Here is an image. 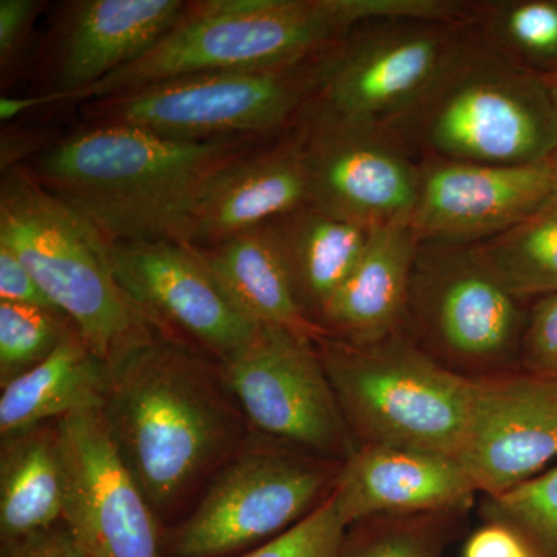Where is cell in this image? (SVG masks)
<instances>
[{
    "label": "cell",
    "instance_id": "6da1fadb",
    "mask_svg": "<svg viewBox=\"0 0 557 557\" xmlns=\"http://www.w3.org/2000/svg\"><path fill=\"white\" fill-rule=\"evenodd\" d=\"M270 138L185 141L131 126H89L24 164L112 242L182 239L194 201L230 161Z\"/></svg>",
    "mask_w": 557,
    "mask_h": 557
},
{
    "label": "cell",
    "instance_id": "7a4b0ae2",
    "mask_svg": "<svg viewBox=\"0 0 557 557\" xmlns=\"http://www.w3.org/2000/svg\"><path fill=\"white\" fill-rule=\"evenodd\" d=\"M101 412L157 516L174 508L240 435L207 364L193 348L164 336L113 366Z\"/></svg>",
    "mask_w": 557,
    "mask_h": 557
},
{
    "label": "cell",
    "instance_id": "3957f363",
    "mask_svg": "<svg viewBox=\"0 0 557 557\" xmlns=\"http://www.w3.org/2000/svg\"><path fill=\"white\" fill-rule=\"evenodd\" d=\"M375 0H205L139 60L81 95L115 97L197 73L285 67L313 60L375 21Z\"/></svg>",
    "mask_w": 557,
    "mask_h": 557
},
{
    "label": "cell",
    "instance_id": "277c9868",
    "mask_svg": "<svg viewBox=\"0 0 557 557\" xmlns=\"http://www.w3.org/2000/svg\"><path fill=\"white\" fill-rule=\"evenodd\" d=\"M432 159L544 163L557 152V104L542 73L468 40L416 108L386 132Z\"/></svg>",
    "mask_w": 557,
    "mask_h": 557
},
{
    "label": "cell",
    "instance_id": "5b68a950",
    "mask_svg": "<svg viewBox=\"0 0 557 557\" xmlns=\"http://www.w3.org/2000/svg\"><path fill=\"white\" fill-rule=\"evenodd\" d=\"M0 244L110 369L156 336L116 282L108 237L22 166L0 183Z\"/></svg>",
    "mask_w": 557,
    "mask_h": 557
},
{
    "label": "cell",
    "instance_id": "8992f818",
    "mask_svg": "<svg viewBox=\"0 0 557 557\" xmlns=\"http://www.w3.org/2000/svg\"><path fill=\"white\" fill-rule=\"evenodd\" d=\"M317 348L358 445L460 460L474 380L445 368L405 332L362 346L325 336Z\"/></svg>",
    "mask_w": 557,
    "mask_h": 557
},
{
    "label": "cell",
    "instance_id": "52a82bcc",
    "mask_svg": "<svg viewBox=\"0 0 557 557\" xmlns=\"http://www.w3.org/2000/svg\"><path fill=\"white\" fill-rule=\"evenodd\" d=\"M325 53L285 67L197 73L161 81L89 101L84 116L89 126L138 127L185 141L270 138L292 126L313 98Z\"/></svg>",
    "mask_w": 557,
    "mask_h": 557
},
{
    "label": "cell",
    "instance_id": "ba28073f",
    "mask_svg": "<svg viewBox=\"0 0 557 557\" xmlns=\"http://www.w3.org/2000/svg\"><path fill=\"white\" fill-rule=\"evenodd\" d=\"M463 245L420 244L405 333L445 368L478 380L520 368L528 311Z\"/></svg>",
    "mask_w": 557,
    "mask_h": 557
},
{
    "label": "cell",
    "instance_id": "9c48e42d",
    "mask_svg": "<svg viewBox=\"0 0 557 557\" xmlns=\"http://www.w3.org/2000/svg\"><path fill=\"white\" fill-rule=\"evenodd\" d=\"M343 461L285 443H259L231 458L200 504L166 541L171 557H223L295 527L335 490Z\"/></svg>",
    "mask_w": 557,
    "mask_h": 557
},
{
    "label": "cell",
    "instance_id": "30bf717a",
    "mask_svg": "<svg viewBox=\"0 0 557 557\" xmlns=\"http://www.w3.org/2000/svg\"><path fill=\"white\" fill-rule=\"evenodd\" d=\"M463 25L388 21L350 33L322 57L309 108L387 132L426 97L465 46Z\"/></svg>",
    "mask_w": 557,
    "mask_h": 557
},
{
    "label": "cell",
    "instance_id": "8fae6325",
    "mask_svg": "<svg viewBox=\"0 0 557 557\" xmlns=\"http://www.w3.org/2000/svg\"><path fill=\"white\" fill-rule=\"evenodd\" d=\"M220 379L270 438L336 461L358 449L317 343L259 327L247 346L222 361Z\"/></svg>",
    "mask_w": 557,
    "mask_h": 557
},
{
    "label": "cell",
    "instance_id": "7c38bea8",
    "mask_svg": "<svg viewBox=\"0 0 557 557\" xmlns=\"http://www.w3.org/2000/svg\"><path fill=\"white\" fill-rule=\"evenodd\" d=\"M62 523L87 557H163L159 516L110 437L101 410L57 421Z\"/></svg>",
    "mask_w": 557,
    "mask_h": 557
},
{
    "label": "cell",
    "instance_id": "4fadbf2b",
    "mask_svg": "<svg viewBox=\"0 0 557 557\" xmlns=\"http://www.w3.org/2000/svg\"><path fill=\"white\" fill-rule=\"evenodd\" d=\"M309 203L369 230L410 226L420 166L386 132L300 113Z\"/></svg>",
    "mask_w": 557,
    "mask_h": 557
},
{
    "label": "cell",
    "instance_id": "5bb4252c",
    "mask_svg": "<svg viewBox=\"0 0 557 557\" xmlns=\"http://www.w3.org/2000/svg\"><path fill=\"white\" fill-rule=\"evenodd\" d=\"M109 256L126 298L164 338L178 336L180 343L182 336L222 362L258 332L188 245L168 239L110 240Z\"/></svg>",
    "mask_w": 557,
    "mask_h": 557
},
{
    "label": "cell",
    "instance_id": "9a60e30c",
    "mask_svg": "<svg viewBox=\"0 0 557 557\" xmlns=\"http://www.w3.org/2000/svg\"><path fill=\"white\" fill-rule=\"evenodd\" d=\"M556 183L555 160L516 166L428 160L410 230L418 244L471 247L525 219Z\"/></svg>",
    "mask_w": 557,
    "mask_h": 557
},
{
    "label": "cell",
    "instance_id": "2e32d148",
    "mask_svg": "<svg viewBox=\"0 0 557 557\" xmlns=\"http://www.w3.org/2000/svg\"><path fill=\"white\" fill-rule=\"evenodd\" d=\"M557 460V376L516 372L474 380L460 463L485 496L542 474Z\"/></svg>",
    "mask_w": 557,
    "mask_h": 557
},
{
    "label": "cell",
    "instance_id": "e0dca14e",
    "mask_svg": "<svg viewBox=\"0 0 557 557\" xmlns=\"http://www.w3.org/2000/svg\"><path fill=\"white\" fill-rule=\"evenodd\" d=\"M183 0H76L62 10L49 62V104L84 91L139 60L174 27Z\"/></svg>",
    "mask_w": 557,
    "mask_h": 557
},
{
    "label": "cell",
    "instance_id": "ac0fdd59",
    "mask_svg": "<svg viewBox=\"0 0 557 557\" xmlns=\"http://www.w3.org/2000/svg\"><path fill=\"white\" fill-rule=\"evenodd\" d=\"M309 203L302 131L262 143L215 172L200 190L180 244L209 248Z\"/></svg>",
    "mask_w": 557,
    "mask_h": 557
},
{
    "label": "cell",
    "instance_id": "d6986e66",
    "mask_svg": "<svg viewBox=\"0 0 557 557\" xmlns=\"http://www.w3.org/2000/svg\"><path fill=\"white\" fill-rule=\"evenodd\" d=\"M478 486L457 458L359 445L343 461L333 497L347 525L379 515L469 511Z\"/></svg>",
    "mask_w": 557,
    "mask_h": 557
},
{
    "label": "cell",
    "instance_id": "ffe728a7",
    "mask_svg": "<svg viewBox=\"0 0 557 557\" xmlns=\"http://www.w3.org/2000/svg\"><path fill=\"white\" fill-rule=\"evenodd\" d=\"M418 245L410 226L370 231L357 267L322 313L329 336L362 346L405 332Z\"/></svg>",
    "mask_w": 557,
    "mask_h": 557
},
{
    "label": "cell",
    "instance_id": "44dd1931",
    "mask_svg": "<svg viewBox=\"0 0 557 557\" xmlns=\"http://www.w3.org/2000/svg\"><path fill=\"white\" fill-rule=\"evenodd\" d=\"M190 248L230 302L256 327L285 330L311 343L329 336L300 309L276 223L244 231L209 248Z\"/></svg>",
    "mask_w": 557,
    "mask_h": 557
},
{
    "label": "cell",
    "instance_id": "7402d4cb",
    "mask_svg": "<svg viewBox=\"0 0 557 557\" xmlns=\"http://www.w3.org/2000/svg\"><path fill=\"white\" fill-rule=\"evenodd\" d=\"M112 369L95 355L79 333L40 364L3 384L0 395V434L13 437L70 413L102 410Z\"/></svg>",
    "mask_w": 557,
    "mask_h": 557
},
{
    "label": "cell",
    "instance_id": "603a6c76",
    "mask_svg": "<svg viewBox=\"0 0 557 557\" xmlns=\"http://www.w3.org/2000/svg\"><path fill=\"white\" fill-rule=\"evenodd\" d=\"M274 223L300 309L321 327L325 307L357 267L372 230L310 203Z\"/></svg>",
    "mask_w": 557,
    "mask_h": 557
},
{
    "label": "cell",
    "instance_id": "cb8c5ba5",
    "mask_svg": "<svg viewBox=\"0 0 557 557\" xmlns=\"http://www.w3.org/2000/svg\"><path fill=\"white\" fill-rule=\"evenodd\" d=\"M64 475L57 421L3 438L0 456L2 544L62 522Z\"/></svg>",
    "mask_w": 557,
    "mask_h": 557
},
{
    "label": "cell",
    "instance_id": "d4e9b609",
    "mask_svg": "<svg viewBox=\"0 0 557 557\" xmlns=\"http://www.w3.org/2000/svg\"><path fill=\"white\" fill-rule=\"evenodd\" d=\"M472 255L516 298L557 292V183L547 199L515 226L480 244Z\"/></svg>",
    "mask_w": 557,
    "mask_h": 557
},
{
    "label": "cell",
    "instance_id": "484cf974",
    "mask_svg": "<svg viewBox=\"0 0 557 557\" xmlns=\"http://www.w3.org/2000/svg\"><path fill=\"white\" fill-rule=\"evenodd\" d=\"M468 511L379 515L348 528L339 557H446Z\"/></svg>",
    "mask_w": 557,
    "mask_h": 557
},
{
    "label": "cell",
    "instance_id": "4316f807",
    "mask_svg": "<svg viewBox=\"0 0 557 557\" xmlns=\"http://www.w3.org/2000/svg\"><path fill=\"white\" fill-rule=\"evenodd\" d=\"M482 516L511 528L534 557H557V467L498 496H485Z\"/></svg>",
    "mask_w": 557,
    "mask_h": 557
},
{
    "label": "cell",
    "instance_id": "83f0119b",
    "mask_svg": "<svg viewBox=\"0 0 557 557\" xmlns=\"http://www.w3.org/2000/svg\"><path fill=\"white\" fill-rule=\"evenodd\" d=\"M486 30L491 46L523 67L557 62V0L491 3Z\"/></svg>",
    "mask_w": 557,
    "mask_h": 557
},
{
    "label": "cell",
    "instance_id": "f1b7e54d",
    "mask_svg": "<svg viewBox=\"0 0 557 557\" xmlns=\"http://www.w3.org/2000/svg\"><path fill=\"white\" fill-rule=\"evenodd\" d=\"M69 318L39 307L0 300V380L3 384L40 364L73 335Z\"/></svg>",
    "mask_w": 557,
    "mask_h": 557
},
{
    "label": "cell",
    "instance_id": "f546056e",
    "mask_svg": "<svg viewBox=\"0 0 557 557\" xmlns=\"http://www.w3.org/2000/svg\"><path fill=\"white\" fill-rule=\"evenodd\" d=\"M348 528L332 493L295 527L239 557H339Z\"/></svg>",
    "mask_w": 557,
    "mask_h": 557
},
{
    "label": "cell",
    "instance_id": "4dcf8cb0",
    "mask_svg": "<svg viewBox=\"0 0 557 557\" xmlns=\"http://www.w3.org/2000/svg\"><path fill=\"white\" fill-rule=\"evenodd\" d=\"M519 370L557 376V292L542 296L528 311Z\"/></svg>",
    "mask_w": 557,
    "mask_h": 557
},
{
    "label": "cell",
    "instance_id": "1f68e13d",
    "mask_svg": "<svg viewBox=\"0 0 557 557\" xmlns=\"http://www.w3.org/2000/svg\"><path fill=\"white\" fill-rule=\"evenodd\" d=\"M44 3L38 0H2L0 2V69L2 79L20 67L32 28Z\"/></svg>",
    "mask_w": 557,
    "mask_h": 557
},
{
    "label": "cell",
    "instance_id": "d6a6232c",
    "mask_svg": "<svg viewBox=\"0 0 557 557\" xmlns=\"http://www.w3.org/2000/svg\"><path fill=\"white\" fill-rule=\"evenodd\" d=\"M0 300L39 307L62 314L39 287L27 267L5 245L0 244ZM64 317V314H62Z\"/></svg>",
    "mask_w": 557,
    "mask_h": 557
},
{
    "label": "cell",
    "instance_id": "836d02e7",
    "mask_svg": "<svg viewBox=\"0 0 557 557\" xmlns=\"http://www.w3.org/2000/svg\"><path fill=\"white\" fill-rule=\"evenodd\" d=\"M0 557H87L69 528L60 522L49 530L2 544Z\"/></svg>",
    "mask_w": 557,
    "mask_h": 557
},
{
    "label": "cell",
    "instance_id": "e575fe53",
    "mask_svg": "<svg viewBox=\"0 0 557 557\" xmlns=\"http://www.w3.org/2000/svg\"><path fill=\"white\" fill-rule=\"evenodd\" d=\"M463 557H534L518 533L504 523L483 520V525L469 534Z\"/></svg>",
    "mask_w": 557,
    "mask_h": 557
},
{
    "label": "cell",
    "instance_id": "d590c367",
    "mask_svg": "<svg viewBox=\"0 0 557 557\" xmlns=\"http://www.w3.org/2000/svg\"><path fill=\"white\" fill-rule=\"evenodd\" d=\"M44 135L32 131H3L2 145H0V166L2 172H9L14 168L24 166L33 157L38 156L40 150L50 146Z\"/></svg>",
    "mask_w": 557,
    "mask_h": 557
},
{
    "label": "cell",
    "instance_id": "8d00e7d4",
    "mask_svg": "<svg viewBox=\"0 0 557 557\" xmlns=\"http://www.w3.org/2000/svg\"><path fill=\"white\" fill-rule=\"evenodd\" d=\"M542 78H544L545 84H547L557 104V69L553 70V72L542 73Z\"/></svg>",
    "mask_w": 557,
    "mask_h": 557
},
{
    "label": "cell",
    "instance_id": "74e56055",
    "mask_svg": "<svg viewBox=\"0 0 557 557\" xmlns=\"http://www.w3.org/2000/svg\"><path fill=\"white\" fill-rule=\"evenodd\" d=\"M553 160H555V163H556V166H557V152H556L555 159H553Z\"/></svg>",
    "mask_w": 557,
    "mask_h": 557
}]
</instances>
